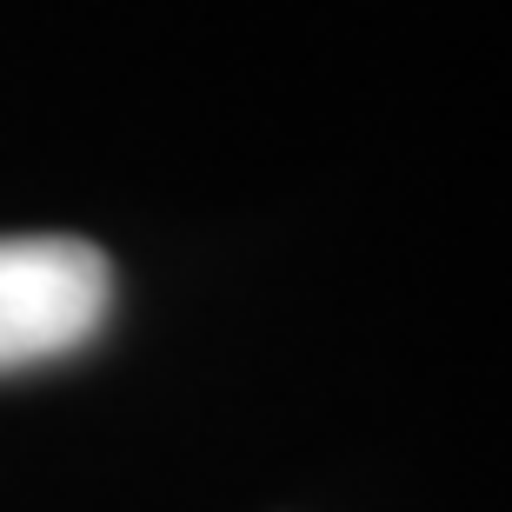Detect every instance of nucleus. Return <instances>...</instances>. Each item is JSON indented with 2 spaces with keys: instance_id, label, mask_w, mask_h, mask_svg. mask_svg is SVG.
Returning a JSON list of instances; mask_svg holds the SVG:
<instances>
[{
  "instance_id": "f257e3e1",
  "label": "nucleus",
  "mask_w": 512,
  "mask_h": 512,
  "mask_svg": "<svg viewBox=\"0 0 512 512\" xmlns=\"http://www.w3.org/2000/svg\"><path fill=\"white\" fill-rule=\"evenodd\" d=\"M114 266L74 233H0V373L67 360L107 326Z\"/></svg>"
}]
</instances>
